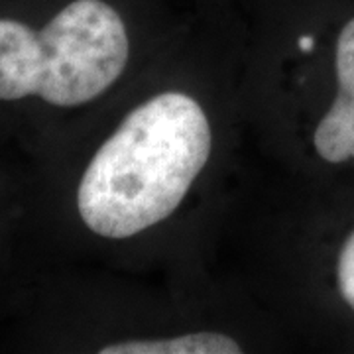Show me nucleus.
Here are the masks:
<instances>
[{
  "instance_id": "f257e3e1",
  "label": "nucleus",
  "mask_w": 354,
  "mask_h": 354,
  "mask_svg": "<svg viewBox=\"0 0 354 354\" xmlns=\"http://www.w3.org/2000/svg\"><path fill=\"white\" fill-rule=\"evenodd\" d=\"M203 106L179 91L136 106L91 158L77 187L83 225L102 239H128L174 215L211 156Z\"/></svg>"
},
{
  "instance_id": "f03ea898",
  "label": "nucleus",
  "mask_w": 354,
  "mask_h": 354,
  "mask_svg": "<svg viewBox=\"0 0 354 354\" xmlns=\"http://www.w3.org/2000/svg\"><path fill=\"white\" fill-rule=\"evenodd\" d=\"M128 57L124 20L104 0H69L41 26L0 16V101L83 106L113 87Z\"/></svg>"
},
{
  "instance_id": "7ed1b4c3",
  "label": "nucleus",
  "mask_w": 354,
  "mask_h": 354,
  "mask_svg": "<svg viewBox=\"0 0 354 354\" xmlns=\"http://www.w3.org/2000/svg\"><path fill=\"white\" fill-rule=\"evenodd\" d=\"M333 79L330 102L317 120L311 144L321 162L339 167L354 164V16L333 44Z\"/></svg>"
},
{
  "instance_id": "20e7f679",
  "label": "nucleus",
  "mask_w": 354,
  "mask_h": 354,
  "mask_svg": "<svg viewBox=\"0 0 354 354\" xmlns=\"http://www.w3.org/2000/svg\"><path fill=\"white\" fill-rule=\"evenodd\" d=\"M101 354H239L241 342L227 333L197 330L169 339H134L104 344Z\"/></svg>"
},
{
  "instance_id": "39448f33",
  "label": "nucleus",
  "mask_w": 354,
  "mask_h": 354,
  "mask_svg": "<svg viewBox=\"0 0 354 354\" xmlns=\"http://www.w3.org/2000/svg\"><path fill=\"white\" fill-rule=\"evenodd\" d=\"M335 290L354 321V225L339 242L335 256Z\"/></svg>"
}]
</instances>
